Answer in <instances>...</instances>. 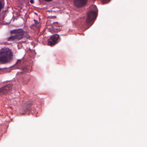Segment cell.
I'll return each mask as SVG.
<instances>
[{
  "mask_svg": "<svg viewBox=\"0 0 147 147\" xmlns=\"http://www.w3.org/2000/svg\"><path fill=\"white\" fill-rule=\"evenodd\" d=\"M33 0H31V3H32V4H33V3H34V1H33Z\"/></svg>",
  "mask_w": 147,
  "mask_h": 147,
  "instance_id": "cell-9",
  "label": "cell"
},
{
  "mask_svg": "<svg viewBox=\"0 0 147 147\" xmlns=\"http://www.w3.org/2000/svg\"><path fill=\"white\" fill-rule=\"evenodd\" d=\"M25 31L22 29L13 30L11 32V36L8 38L9 41H18L22 39L24 36Z\"/></svg>",
  "mask_w": 147,
  "mask_h": 147,
  "instance_id": "cell-3",
  "label": "cell"
},
{
  "mask_svg": "<svg viewBox=\"0 0 147 147\" xmlns=\"http://www.w3.org/2000/svg\"><path fill=\"white\" fill-rule=\"evenodd\" d=\"M12 85L9 84V85H6V86L0 88V96L6 94L11 91L12 89Z\"/></svg>",
  "mask_w": 147,
  "mask_h": 147,
  "instance_id": "cell-6",
  "label": "cell"
},
{
  "mask_svg": "<svg viewBox=\"0 0 147 147\" xmlns=\"http://www.w3.org/2000/svg\"><path fill=\"white\" fill-rule=\"evenodd\" d=\"M13 58V53L8 48L0 51V64H6L10 62Z\"/></svg>",
  "mask_w": 147,
  "mask_h": 147,
  "instance_id": "cell-1",
  "label": "cell"
},
{
  "mask_svg": "<svg viewBox=\"0 0 147 147\" xmlns=\"http://www.w3.org/2000/svg\"><path fill=\"white\" fill-rule=\"evenodd\" d=\"M60 40V37L58 35H53L48 40V44L49 46H54L56 45Z\"/></svg>",
  "mask_w": 147,
  "mask_h": 147,
  "instance_id": "cell-5",
  "label": "cell"
},
{
  "mask_svg": "<svg viewBox=\"0 0 147 147\" xmlns=\"http://www.w3.org/2000/svg\"><path fill=\"white\" fill-rule=\"evenodd\" d=\"M45 1H47V2H50V1H52L53 0H44Z\"/></svg>",
  "mask_w": 147,
  "mask_h": 147,
  "instance_id": "cell-8",
  "label": "cell"
},
{
  "mask_svg": "<svg viewBox=\"0 0 147 147\" xmlns=\"http://www.w3.org/2000/svg\"><path fill=\"white\" fill-rule=\"evenodd\" d=\"M98 16V11L96 8L90 9L85 16V25L88 27H90L96 20Z\"/></svg>",
  "mask_w": 147,
  "mask_h": 147,
  "instance_id": "cell-2",
  "label": "cell"
},
{
  "mask_svg": "<svg viewBox=\"0 0 147 147\" xmlns=\"http://www.w3.org/2000/svg\"><path fill=\"white\" fill-rule=\"evenodd\" d=\"M88 0H73V5L77 9L85 7L88 3Z\"/></svg>",
  "mask_w": 147,
  "mask_h": 147,
  "instance_id": "cell-4",
  "label": "cell"
},
{
  "mask_svg": "<svg viewBox=\"0 0 147 147\" xmlns=\"http://www.w3.org/2000/svg\"><path fill=\"white\" fill-rule=\"evenodd\" d=\"M3 5H2V2L1 1V0H0V11H1L2 10V8H3Z\"/></svg>",
  "mask_w": 147,
  "mask_h": 147,
  "instance_id": "cell-7",
  "label": "cell"
}]
</instances>
